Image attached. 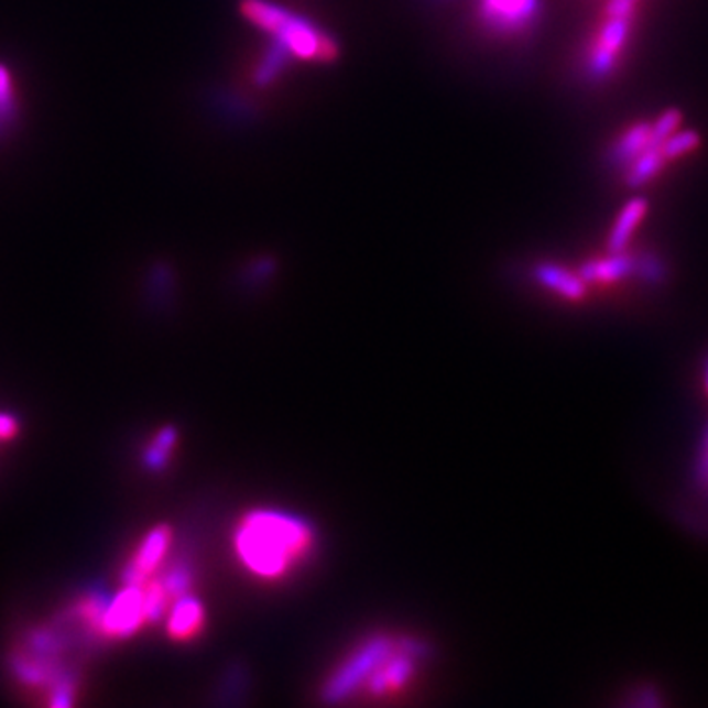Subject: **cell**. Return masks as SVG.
Segmentation results:
<instances>
[{
    "label": "cell",
    "mask_w": 708,
    "mask_h": 708,
    "mask_svg": "<svg viewBox=\"0 0 708 708\" xmlns=\"http://www.w3.org/2000/svg\"><path fill=\"white\" fill-rule=\"evenodd\" d=\"M312 525L277 510H254L235 532V552L244 569L258 579L276 580L295 569L312 553Z\"/></svg>",
    "instance_id": "1"
},
{
    "label": "cell",
    "mask_w": 708,
    "mask_h": 708,
    "mask_svg": "<svg viewBox=\"0 0 708 708\" xmlns=\"http://www.w3.org/2000/svg\"><path fill=\"white\" fill-rule=\"evenodd\" d=\"M240 10L252 26L274 37L290 56L309 64H329L337 57L331 36L292 10L266 0H244Z\"/></svg>",
    "instance_id": "2"
},
{
    "label": "cell",
    "mask_w": 708,
    "mask_h": 708,
    "mask_svg": "<svg viewBox=\"0 0 708 708\" xmlns=\"http://www.w3.org/2000/svg\"><path fill=\"white\" fill-rule=\"evenodd\" d=\"M397 647L400 642L386 635H378L364 642L357 652L350 653L349 660L342 663L323 685V699L327 702H339L355 695L357 690L364 689L367 680L392 653L396 652Z\"/></svg>",
    "instance_id": "3"
},
{
    "label": "cell",
    "mask_w": 708,
    "mask_h": 708,
    "mask_svg": "<svg viewBox=\"0 0 708 708\" xmlns=\"http://www.w3.org/2000/svg\"><path fill=\"white\" fill-rule=\"evenodd\" d=\"M542 0H477L482 29L500 37L522 36L534 29Z\"/></svg>",
    "instance_id": "4"
},
{
    "label": "cell",
    "mask_w": 708,
    "mask_h": 708,
    "mask_svg": "<svg viewBox=\"0 0 708 708\" xmlns=\"http://www.w3.org/2000/svg\"><path fill=\"white\" fill-rule=\"evenodd\" d=\"M632 32V17H607L598 30L597 37L590 42L585 57V69L592 79H604L612 75L618 57L624 52Z\"/></svg>",
    "instance_id": "5"
},
{
    "label": "cell",
    "mask_w": 708,
    "mask_h": 708,
    "mask_svg": "<svg viewBox=\"0 0 708 708\" xmlns=\"http://www.w3.org/2000/svg\"><path fill=\"white\" fill-rule=\"evenodd\" d=\"M146 624L144 585H124L119 595L109 598L102 612L99 630L109 638H129Z\"/></svg>",
    "instance_id": "6"
},
{
    "label": "cell",
    "mask_w": 708,
    "mask_h": 708,
    "mask_svg": "<svg viewBox=\"0 0 708 708\" xmlns=\"http://www.w3.org/2000/svg\"><path fill=\"white\" fill-rule=\"evenodd\" d=\"M172 540H174V535L167 525H156L152 532H148L144 542L140 543L139 552L134 553V557L122 570V582L124 585L148 582L162 562L166 559Z\"/></svg>",
    "instance_id": "7"
},
{
    "label": "cell",
    "mask_w": 708,
    "mask_h": 708,
    "mask_svg": "<svg viewBox=\"0 0 708 708\" xmlns=\"http://www.w3.org/2000/svg\"><path fill=\"white\" fill-rule=\"evenodd\" d=\"M205 625V607L194 595L175 598L167 614V632L177 640L185 642L199 634Z\"/></svg>",
    "instance_id": "8"
},
{
    "label": "cell",
    "mask_w": 708,
    "mask_h": 708,
    "mask_svg": "<svg viewBox=\"0 0 708 708\" xmlns=\"http://www.w3.org/2000/svg\"><path fill=\"white\" fill-rule=\"evenodd\" d=\"M635 274V258L628 252H608V257L595 258L580 268V277L589 284H617Z\"/></svg>",
    "instance_id": "9"
},
{
    "label": "cell",
    "mask_w": 708,
    "mask_h": 708,
    "mask_svg": "<svg viewBox=\"0 0 708 708\" xmlns=\"http://www.w3.org/2000/svg\"><path fill=\"white\" fill-rule=\"evenodd\" d=\"M534 276L537 284L555 295H562L563 299L579 302L587 294V282L580 277V274L577 276L569 270L552 264V262L535 266Z\"/></svg>",
    "instance_id": "10"
},
{
    "label": "cell",
    "mask_w": 708,
    "mask_h": 708,
    "mask_svg": "<svg viewBox=\"0 0 708 708\" xmlns=\"http://www.w3.org/2000/svg\"><path fill=\"white\" fill-rule=\"evenodd\" d=\"M645 215H647V201L644 197H634L625 203L608 235V252H624L635 230L644 221Z\"/></svg>",
    "instance_id": "11"
},
{
    "label": "cell",
    "mask_w": 708,
    "mask_h": 708,
    "mask_svg": "<svg viewBox=\"0 0 708 708\" xmlns=\"http://www.w3.org/2000/svg\"><path fill=\"white\" fill-rule=\"evenodd\" d=\"M650 146H652V122H635L632 127H628L612 144L610 162L625 170Z\"/></svg>",
    "instance_id": "12"
},
{
    "label": "cell",
    "mask_w": 708,
    "mask_h": 708,
    "mask_svg": "<svg viewBox=\"0 0 708 708\" xmlns=\"http://www.w3.org/2000/svg\"><path fill=\"white\" fill-rule=\"evenodd\" d=\"M667 160L663 156L662 146H650L640 156L635 157L630 166L625 167V184L632 189H640L650 184L653 177L662 174Z\"/></svg>",
    "instance_id": "13"
},
{
    "label": "cell",
    "mask_w": 708,
    "mask_h": 708,
    "mask_svg": "<svg viewBox=\"0 0 708 708\" xmlns=\"http://www.w3.org/2000/svg\"><path fill=\"white\" fill-rule=\"evenodd\" d=\"M175 442H177V432L175 427H164L157 432L154 442L150 443L146 453H144V462L150 470H162L170 460V455L174 451Z\"/></svg>",
    "instance_id": "14"
},
{
    "label": "cell",
    "mask_w": 708,
    "mask_h": 708,
    "mask_svg": "<svg viewBox=\"0 0 708 708\" xmlns=\"http://www.w3.org/2000/svg\"><path fill=\"white\" fill-rule=\"evenodd\" d=\"M700 146V137L695 130H677L662 144L663 156L667 162L693 154Z\"/></svg>",
    "instance_id": "15"
},
{
    "label": "cell",
    "mask_w": 708,
    "mask_h": 708,
    "mask_svg": "<svg viewBox=\"0 0 708 708\" xmlns=\"http://www.w3.org/2000/svg\"><path fill=\"white\" fill-rule=\"evenodd\" d=\"M160 580L164 582L172 600H175V598L184 597L192 589V570L187 565H175Z\"/></svg>",
    "instance_id": "16"
},
{
    "label": "cell",
    "mask_w": 708,
    "mask_h": 708,
    "mask_svg": "<svg viewBox=\"0 0 708 708\" xmlns=\"http://www.w3.org/2000/svg\"><path fill=\"white\" fill-rule=\"evenodd\" d=\"M683 117L677 109H667L663 112L660 119L652 122V144L653 146H662L665 140L669 139L680 129Z\"/></svg>",
    "instance_id": "17"
},
{
    "label": "cell",
    "mask_w": 708,
    "mask_h": 708,
    "mask_svg": "<svg viewBox=\"0 0 708 708\" xmlns=\"http://www.w3.org/2000/svg\"><path fill=\"white\" fill-rule=\"evenodd\" d=\"M663 262L653 254H645L642 258H635V276L642 277L650 284H660L663 280Z\"/></svg>",
    "instance_id": "18"
},
{
    "label": "cell",
    "mask_w": 708,
    "mask_h": 708,
    "mask_svg": "<svg viewBox=\"0 0 708 708\" xmlns=\"http://www.w3.org/2000/svg\"><path fill=\"white\" fill-rule=\"evenodd\" d=\"M638 0H608L607 17H634Z\"/></svg>",
    "instance_id": "19"
},
{
    "label": "cell",
    "mask_w": 708,
    "mask_h": 708,
    "mask_svg": "<svg viewBox=\"0 0 708 708\" xmlns=\"http://www.w3.org/2000/svg\"><path fill=\"white\" fill-rule=\"evenodd\" d=\"M19 433V422L9 414H0V442L14 439Z\"/></svg>",
    "instance_id": "20"
},
{
    "label": "cell",
    "mask_w": 708,
    "mask_h": 708,
    "mask_svg": "<svg viewBox=\"0 0 708 708\" xmlns=\"http://www.w3.org/2000/svg\"><path fill=\"white\" fill-rule=\"evenodd\" d=\"M707 386H708V364H707Z\"/></svg>",
    "instance_id": "21"
}]
</instances>
